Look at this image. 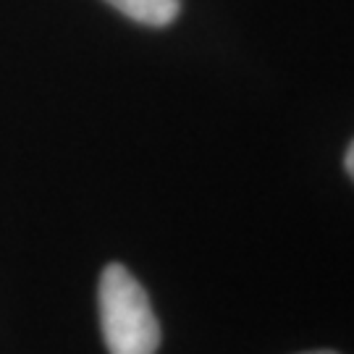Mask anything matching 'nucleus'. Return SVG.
<instances>
[{"label":"nucleus","instance_id":"3","mask_svg":"<svg viewBox=\"0 0 354 354\" xmlns=\"http://www.w3.org/2000/svg\"><path fill=\"white\" fill-rule=\"evenodd\" d=\"M344 165H346V171H349V176L354 178V142L349 145V150H346V158H344Z\"/></svg>","mask_w":354,"mask_h":354},{"label":"nucleus","instance_id":"1","mask_svg":"<svg viewBox=\"0 0 354 354\" xmlns=\"http://www.w3.org/2000/svg\"><path fill=\"white\" fill-rule=\"evenodd\" d=\"M102 339L111 354H155L160 346V326L152 313L147 291L127 266L111 263L102 270L100 289Z\"/></svg>","mask_w":354,"mask_h":354},{"label":"nucleus","instance_id":"4","mask_svg":"<svg viewBox=\"0 0 354 354\" xmlns=\"http://www.w3.org/2000/svg\"><path fill=\"white\" fill-rule=\"evenodd\" d=\"M304 354H336V352H304Z\"/></svg>","mask_w":354,"mask_h":354},{"label":"nucleus","instance_id":"2","mask_svg":"<svg viewBox=\"0 0 354 354\" xmlns=\"http://www.w3.org/2000/svg\"><path fill=\"white\" fill-rule=\"evenodd\" d=\"M115 11L145 26H168L178 16L181 0H105Z\"/></svg>","mask_w":354,"mask_h":354}]
</instances>
